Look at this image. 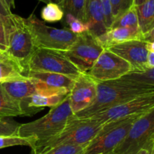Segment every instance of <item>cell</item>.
<instances>
[{"mask_svg":"<svg viewBox=\"0 0 154 154\" xmlns=\"http://www.w3.org/2000/svg\"><path fill=\"white\" fill-rule=\"evenodd\" d=\"M154 93V86L120 78L114 81L97 82V94L91 106L75 114L85 119L111 107L129 102L143 95Z\"/></svg>","mask_w":154,"mask_h":154,"instance_id":"cell-1","label":"cell"},{"mask_svg":"<svg viewBox=\"0 0 154 154\" xmlns=\"http://www.w3.org/2000/svg\"><path fill=\"white\" fill-rule=\"evenodd\" d=\"M85 23L88 25L89 32L96 38L108 31L103 10L99 0H87Z\"/></svg>","mask_w":154,"mask_h":154,"instance_id":"cell-14","label":"cell"},{"mask_svg":"<svg viewBox=\"0 0 154 154\" xmlns=\"http://www.w3.org/2000/svg\"><path fill=\"white\" fill-rule=\"evenodd\" d=\"M5 17L0 16V52H6L8 48Z\"/></svg>","mask_w":154,"mask_h":154,"instance_id":"cell-31","label":"cell"},{"mask_svg":"<svg viewBox=\"0 0 154 154\" xmlns=\"http://www.w3.org/2000/svg\"><path fill=\"white\" fill-rule=\"evenodd\" d=\"M41 17L45 22H58L63 19L64 12L57 3H48L42 8L41 12Z\"/></svg>","mask_w":154,"mask_h":154,"instance_id":"cell-23","label":"cell"},{"mask_svg":"<svg viewBox=\"0 0 154 154\" xmlns=\"http://www.w3.org/2000/svg\"><path fill=\"white\" fill-rule=\"evenodd\" d=\"M152 139H154V108L134 122L127 135L112 153L137 154Z\"/></svg>","mask_w":154,"mask_h":154,"instance_id":"cell-9","label":"cell"},{"mask_svg":"<svg viewBox=\"0 0 154 154\" xmlns=\"http://www.w3.org/2000/svg\"><path fill=\"white\" fill-rule=\"evenodd\" d=\"M107 49L126 60L131 66L132 72H142L150 69L147 55L149 51H154V43L132 40L112 45Z\"/></svg>","mask_w":154,"mask_h":154,"instance_id":"cell-12","label":"cell"},{"mask_svg":"<svg viewBox=\"0 0 154 154\" xmlns=\"http://www.w3.org/2000/svg\"><path fill=\"white\" fill-rule=\"evenodd\" d=\"M24 116L20 104L9 97L0 83V119Z\"/></svg>","mask_w":154,"mask_h":154,"instance_id":"cell-20","label":"cell"},{"mask_svg":"<svg viewBox=\"0 0 154 154\" xmlns=\"http://www.w3.org/2000/svg\"><path fill=\"white\" fill-rule=\"evenodd\" d=\"M88 144L83 145L65 144L53 147L39 154H83Z\"/></svg>","mask_w":154,"mask_h":154,"instance_id":"cell-26","label":"cell"},{"mask_svg":"<svg viewBox=\"0 0 154 154\" xmlns=\"http://www.w3.org/2000/svg\"><path fill=\"white\" fill-rule=\"evenodd\" d=\"M86 3L87 0H62L59 5L63 11L64 14H72L85 23Z\"/></svg>","mask_w":154,"mask_h":154,"instance_id":"cell-21","label":"cell"},{"mask_svg":"<svg viewBox=\"0 0 154 154\" xmlns=\"http://www.w3.org/2000/svg\"><path fill=\"white\" fill-rule=\"evenodd\" d=\"M5 24L8 39L6 52L23 68L26 74L27 63L37 48L25 18L12 14L5 17Z\"/></svg>","mask_w":154,"mask_h":154,"instance_id":"cell-4","label":"cell"},{"mask_svg":"<svg viewBox=\"0 0 154 154\" xmlns=\"http://www.w3.org/2000/svg\"><path fill=\"white\" fill-rule=\"evenodd\" d=\"M152 108H154V93L138 96L129 102L99 111L87 118L104 125L135 114H143Z\"/></svg>","mask_w":154,"mask_h":154,"instance_id":"cell-10","label":"cell"},{"mask_svg":"<svg viewBox=\"0 0 154 154\" xmlns=\"http://www.w3.org/2000/svg\"><path fill=\"white\" fill-rule=\"evenodd\" d=\"M108 154H115V153H108Z\"/></svg>","mask_w":154,"mask_h":154,"instance_id":"cell-38","label":"cell"},{"mask_svg":"<svg viewBox=\"0 0 154 154\" xmlns=\"http://www.w3.org/2000/svg\"><path fill=\"white\" fill-rule=\"evenodd\" d=\"M141 115L135 114L102 125L99 133L89 143L83 154L112 153L127 135L134 122Z\"/></svg>","mask_w":154,"mask_h":154,"instance_id":"cell-6","label":"cell"},{"mask_svg":"<svg viewBox=\"0 0 154 154\" xmlns=\"http://www.w3.org/2000/svg\"><path fill=\"white\" fill-rule=\"evenodd\" d=\"M63 19L65 20L66 28L69 29L74 34L79 35L81 33L89 32V26L87 23L81 21V20L75 17L72 14H66Z\"/></svg>","mask_w":154,"mask_h":154,"instance_id":"cell-27","label":"cell"},{"mask_svg":"<svg viewBox=\"0 0 154 154\" xmlns=\"http://www.w3.org/2000/svg\"><path fill=\"white\" fill-rule=\"evenodd\" d=\"M114 21L134 6V0H109Z\"/></svg>","mask_w":154,"mask_h":154,"instance_id":"cell-28","label":"cell"},{"mask_svg":"<svg viewBox=\"0 0 154 154\" xmlns=\"http://www.w3.org/2000/svg\"><path fill=\"white\" fill-rule=\"evenodd\" d=\"M102 5V10H103L104 17H105V25H106L108 30L111 29L113 23H114V17H113L112 12H111V4L109 0H99Z\"/></svg>","mask_w":154,"mask_h":154,"instance_id":"cell-30","label":"cell"},{"mask_svg":"<svg viewBox=\"0 0 154 154\" xmlns=\"http://www.w3.org/2000/svg\"><path fill=\"white\" fill-rule=\"evenodd\" d=\"M73 117L69 93L61 103L51 108L46 115L34 121L20 125L17 135L31 138L35 144L47 141L60 133Z\"/></svg>","mask_w":154,"mask_h":154,"instance_id":"cell-2","label":"cell"},{"mask_svg":"<svg viewBox=\"0 0 154 154\" xmlns=\"http://www.w3.org/2000/svg\"><path fill=\"white\" fill-rule=\"evenodd\" d=\"M26 76L35 79L45 85L55 89H63L70 93L76 78L57 73L29 71Z\"/></svg>","mask_w":154,"mask_h":154,"instance_id":"cell-16","label":"cell"},{"mask_svg":"<svg viewBox=\"0 0 154 154\" xmlns=\"http://www.w3.org/2000/svg\"><path fill=\"white\" fill-rule=\"evenodd\" d=\"M20 125L12 119H0V136L17 135Z\"/></svg>","mask_w":154,"mask_h":154,"instance_id":"cell-29","label":"cell"},{"mask_svg":"<svg viewBox=\"0 0 154 154\" xmlns=\"http://www.w3.org/2000/svg\"><path fill=\"white\" fill-rule=\"evenodd\" d=\"M117 27H122V28H135L139 29L138 27V17H137L136 9L135 6L131 8L129 10L125 12L123 14L119 17L113 23L111 28H117Z\"/></svg>","mask_w":154,"mask_h":154,"instance_id":"cell-22","label":"cell"},{"mask_svg":"<svg viewBox=\"0 0 154 154\" xmlns=\"http://www.w3.org/2000/svg\"><path fill=\"white\" fill-rule=\"evenodd\" d=\"M147 64L150 69H154V51H149L147 55Z\"/></svg>","mask_w":154,"mask_h":154,"instance_id":"cell-34","label":"cell"},{"mask_svg":"<svg viewBox=\"0 0 154 154\" xmlns=\"http://www.w3.org/2000/svg\"><path fill=\"white\" fill-rule=\"evenodd\" d=\"M105 49L110 46L129 42L132 40H143L142 34L139 29L117 28L109 29L106 32L98 38Z\"/></svg>","mask_w":154,"mask_h":154,"instance_id":"cell-15","label":"cell"},{"mask_svg":"<svg viewBox=\"0 0 154 154\" xmlns=\"http://www.w3.org/2000/svg\"><path fill=\"white\" fill-rule=\"evenodd\" d=\"M35 46L37 49L54 50L66 51L73 45L78 35L74 34L69 29H57L46 25L34 14L25 18Z\"/></svg>","mask_w":154,"mask_h":154,"instance_id":"cell-5","label":"cell"},{"mask_svg":"<svg viewBox=\"0 0 154 154\" xmlns=\"http://www.w3.org/2000/svg\"><path fill=\"white\" fill-rule=\"evenodd\" d=\"M130 72L132 68L126 60L105 49L87 74L96 82H104L119 79Z\"/></svg>","mask_w":154,"mask_h":154,"instance_id":"cell-11","label":"cell"},{"mask_svg":"<svg viewBox=\"0 0 154 154\" xmlns=\"http://www.w3.org/2000/svg\"><path fill=\"white\" fill-rule=\"evenodd\" d=\"M44 72L77 78L81 73L62 53L54 50L36 49L27 63L26 72Z\"/></svg>","mask_w":154,"mask_h":154,"instance_id":"cell-8","label":"cell"},{"mask_svg":"<svg viewBox=\"0 0 154 154\" xmlns=\"http://www.w3.org/2000/svg\"><path fill=\"white\" fill-rule=\"evenodd\" d=\"M3 89L9 97L17 102L37 94V89L31 78L2 83Z\"/></svg>","mask_w":154,"mask_h":154,"instance_id":"cell-18","label":"cell"},{"mask_svg":"<svg viewBox=\"0 0 154 154\" xmlns=\"http://www.w3.org/2000/svg\"><path fill=\"white\" fill-rule=\"evenodd\" d=\"M97 94V82L87 73L75 79L69 93L70 107L74 115L91 106Z\"/></svg>","mask_w":154,"mask_h":154,"instance_id":"cell-13","label":"cell"},{"mask_svg":"<svg viewBox=\"0 0 154 154\" xmlns=\"http://www.w3.org/2000/svg\"><path fill=\"white\" fill-rule=\"evenodd\" d=\"M138 27L142 34L154 29V0H147L143 4L135 6Z\"/></svg>","mask_w":154,"mask_h":154,"instance_id":"cell-19","label":"cell"},{"mask_svg":"<svg viewBox=\"0 0 154 154\" xmlns=\"http://www.w3.org/2000/svg\"><path fill=\"white\" fill-rule=\"evenodd\" d=\"M146 1H147V0H134V6H138L139 5L143 4V3L145 2Z\"/></svg>","mask_w":154,"mask_h":154,"instance_id":"cell-37","label":"cell"},{"mask_svg":"<svg viewBox=\"0 0 154 154\" xmlns=\"http://www.w3.org/2000/svg\"><path fill=\"white\" fill-rule=\"evenodd\" d=\"M102 127V125L95 120L77 118L74 115L60 133L47 141L35 143L32 148V154H39L60 145L89 144Z\"/></svg>","mask_w":154,"mask_h":154,"instance_id":"cell-3","label":"cell"},{"mask_svg":"<svg viewBox=\"0 0 154 154\" xmlns=\"http://www.w3.org/2000/svg\"><path fill=\"white\" fill-rule=\"evenodd\" d=\"M39 1L47 3V4H48V3L53 2V3H57V4L59 5L60 2H61L62 0H39Z\"/></svg>","mask_w":154,"mask_h":154,"instance_id":"cell-36","label":"cell"},{"mask_svg":"<svg viewBox=\"0 0 154 154\" xmlns=\"http://www.w3.org/2000/svg\"><path fill=\"white\" fill-rule=\"evenodd\" d=\"M23 68L7 52H0V83L26 79Z\"/></svg>","mask_w":154,"mask_h":154,"instance_id":"cell-17","label":"cell"},{"mask_svg":"<svg viewBox=\"0 0 154 154\" xmlns=\"http://www.w3.org/2000/svg\"><path fill=\"white\" fill-rule=\"evenodd\" d=\"M104 50L98 38L86 32L78 35L73 45L62 53L81 73H87Z\"/></svg>","mask_w":154,"mask_h":154,"instance_id":"cell-7","label":"cell"},{"mask_svg":"<svg viewBox=\"0 0 154 154\" xmlns=\"http://www.w3.org/2000/svg\"><path fill=\"white\" fill-rule=\"evenodd\" d=\"M137 154H154V139L150 140Z\"/></svg>","mask_w":154,"mask_h":154,"instance_id":"cell-32","label":"cell"},{"mask_svg":"<svg viewBox=\"0 0 154 154\" xmlns=\"http://www.w3.org/2000/svg\"><path fill=\"white\" fill-rule=\"evenodd\" d=\"M2 2H3V4L6 6L8 10H10L11 11V9L14 8L15 5H14V0H2Z\"/></svg>","mask_w":154,"mask_h":154,"instance_id":"cell-35","label":"cell"},{"mask_svg":"<svg viewBox=\"0 0 154 154\" xmlns=\"http://www.w3.org/2000/svg\"><path fill=\"white\" fill-rule=\"evenodd\" d=\"M122 78L141 84L154 86V69H150L142 72H130Z\"/></svg>","mask_w":154,"mask_h":154,"instance_id":"cell-25","label":"cell"},{"mask_svg":"<svg viewBox=\"0 0 154 154\" xmlns=\"http://www.w3.org/2000/svg\"><path fill=\"white\" fill-rule=\"evenodd\" d=\"M12 12L6 8V6L3 4L2 0H0V16L2 17H8L12 14Z\"/></svg>","mask_w":154,"mask_h":154,"instance_id":"cell-33","label":"cell"},{"mask_svg":"<svg viewBox=\"0 0 154 154\" xmlns=\"http://www.w3.org/2000/svg\"><path fill=\"white\" fill-rule=\"evenodd\" d=\"M34 144V141L31 138L20 137L17 135L0 136V149L13 146H29L32 148Z\"/></svg>","mask_w":154,"mask_h":154,"instance_id":"cell-24","label":"cell"}]
</instances>
